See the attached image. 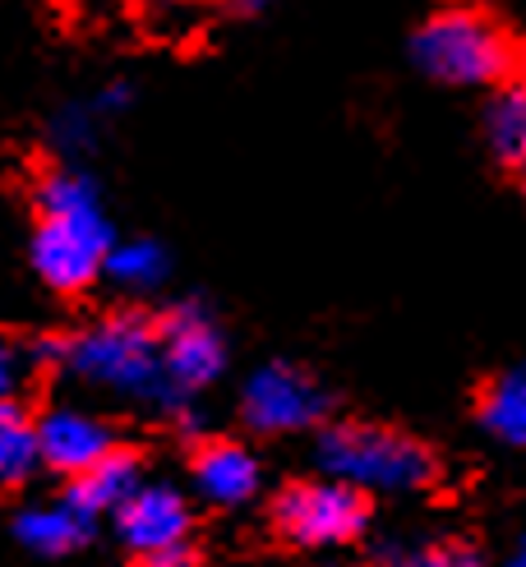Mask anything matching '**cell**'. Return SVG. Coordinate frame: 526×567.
<instances>
[{"mask_svg":"<svg viewBox=\"0 0 526 567\" xmlns=\"http://www.w3.org/2000/svg\"><path fill=\"white\" fill-rule=\"evenodd\" d=\"M144 485V462L134 457V452L116 447L106 462H97L89 475H79L65 485V498L79 507L89 522H102V517H116L125 498Z\"/></svg>","mask_w":526,"mask_h":567,"instance_id":"cell-12","label":"cell"},{"mask_svg":"<svg viewBox=\"0 0 526 567\" xmlns=\"http://www.w3.org/2000/svg\"><path fill=\"white\" fill-rule=\"evenodd\" d=\"M111 522H116L121 545L134 558H148V554H162V549L189 545V530H194L189 498L176 485H148V480L125 498V507Z\"/></svg>","mask_w":526,"mask_h":567,"instance_id":"cell-8","label":"cell"},{"mask_svg":"<svg viewBox=\"0 0 526 567\" xmlns=\"http://www.w3.org/2000/svg\"><path fill=\"white\" fill-rule=\"evenodd\" d=\"M314 462L323 475L342 480L360 494H421L439 480V457L421 439L370 420L323 424Z\"/></svg>","mask_w":526,"mask_h":567,"instance_id":"cell-3","label":"cell"},{"mask_svg":"<svg viewBox=\"0 0 526 567\" xmlns=\"http://www.w3.org/2000/svg\"><path fill=\"white\" fill-rule=\"evenodd\" d=\"M38 447H42V466L61 471L65 480L89 475L97 462H106L116 452V430L79 406H55L47 415H38Z\"/></svg>","mask_w":526,"mask_h":567,"instance_id":"cell-9","label":"cell"},{"mask_svg":"<svg viewBox=\"0 0 526 567\" xmlns=\"http://www.w3.org/2000/svg\"><path fill=\"white\" fill-rule=\"evenodd\" d=\"M485 144L498 166L526 176V74H513L508 83L489 89L485 102Z\"/></svg>","mask_w":526,"mask_h":567,"instance_id":"cell-13","label":"cell"},{"mask_svg":"<svg viewBox=\"0 0 526 567\" xmlns=\"http://www.w3.org/2000/svg\"><path fill=\"white\" fill-rule=\"evenodd\" d=\"M42 471L38 420L19 402H0V489H19Z\"/></svg>","mask_w":526,"mask_h":567,"instance_id":"cell-15","label":"cell"},{"mask_svg":"<svg viewBox=\"0 0 526 567\" xmlns=\"http://www.w3.org/2000/svg\"><path fill=\"white\" fill-rule=\"evenodd\" d=\"M33 360L55 364L70 379L102 388L121 402L153 406L162 415L189 420V402L172 388L162 364V328L157 319L138 315V309H116V315L97 319L74 337H55V342L33 347Z\"/></svg>","mask_w":526,"mask_h":567,"instance_id":"cell-1","label":"cell"},{"mask_svg":"<svg viewBox=\"0 0 526 567\" xmlns=\"http://www.w3.org/2000/svg\"><path fill=\"white\" fill-rule=\"evenodd\" d=\"M236 6H240L245 14H259V10H268V6H272V0H236Z\"/></svg>","mask_w":526,"mask_h":567,"instance_id":"cell-21","label":"cell"},{"mask_svg":"<svg viewBox=\"0 0 526 567\" xmlns=\"http://www.w3.org/2000/svg\"><path fill=\"white\" fill-rule=\"evenodd\" d=\"M411 55L434 83L448 89H498L517 74V42L508 28L476 6L430 14L411 38Z\"/></svg>","mask_w":526,"mask_h":567,"instance_id":"cell-4","label":"cell"},{"mask_svg":"<svg viewBox=\"0 0 526 567\" xmlns=\"http://www.w3.org/2000/svg\"><path fill=\"white\" fill-rule=\"evenodd\" d=\"M93 526L79 513V507L61 494L55 503H33V507H23V513L14 517V540L28 549V554H38V558H65L74 549H83L93 540Z\"/></svg>","mask_w":526,"mask_h":567,"instance_id":"cell-11","label":"cell"},{"mask_svg":"<svg viewBox=\"0 0 526 567\" xmlns=\"http://www.w3.org/2000/svg\"><path fill=\"white\" fill-rule=\"evenodd\" d=\"M388 567H485V558H481L476 545H466V540H434V545L398 554Z\"/></svg>","mask_w":526,"mask_h":567,"instance_id":"cell-17","label":"cell"},{"mask_svg":"<svg viewBox=\"0 0 526 567\" xmlns=\"http://www.w3.org/2000/svg\"><path fill=\"white\" fill-rule=\"evenodd\" d=\"M328 392L314 374H305L300 364H259L255 374L245 379V392H240V415L255 434H268V439H282V434H305L314 424L328 420Z\"/></svg>","mask_w":526,"mask_h":567,"instance_id":"cell-6","label":"cell"},{"mask_svg":"<svg viewBox=\"0 0 526 567\" xmlns=\"http://www.w3.org/2000/svg\"><path fill=\"white\" fill-rule=\"evenodd\" d=\"M272 530L296 549H342L370 530V494L332 475L296 480L272 498Z\"/></svg>","mask_w":526,"mask_h":567,"instance_id":"cell-5","label":"cell"},{"mask_svg":"<svg viewBox=\"0 0 526 567\" xmlns=\"http://www.w3.org/2000/svg\"><path fill=\"white\" fill-rule=\"evenodd\" d=\"M106 277L116 281V287L125 291H153L162 287V277H166V254L157 240H130L116 249H111V264H106Z\"/></svg>","mask_w":526,"mask_h":567,"instance_id":"cell-16","label":"cell"},{"mask_svg":"<svg viewBox=\"0 0 526 567\" xmlns=\"http://www.w3.org/2000/svg\"><path fill=\"white\" fill-rule=\"evenodd\" d=\"M189 485L213 507H245L264 485L259 457L236 439H208L189 457Z\"/></svg>","mask_w":526,"mask_h":567,"instance_id":"cell-10","label":"cell"},{"mask_svg":"<svg viewBox=\"0 0 526 567\" xmlns=\"http://www.w3.org/2000/svg\"><path fill=\"white\" fill-rule=\"evenodd\" d=\"M157 328H162L166 379H172V388L185 396V402L221 379V370H227V337H221V328L213 323V315L204 305H194V300L172 305L157 319Z\"/></svg>","mask_w":526,"mask_h":567,"instance_id":"cell-7","label":"cell"},{"mask_svg":"<svg viewBox=\"0 0 526 567\" xmlns=\"http://www.w3.org/2000/svg\"><path fill=\"white\" fill-rule=\"evenodd\" d=\"M28 360H33V351L14 347L6 332H0V402H19V388L28 379Z\"/></svg>","mask_w":526,"mask_h":567,"instance_id":"cell-18","label":"cell"},{"mask_svg":"<svg viewBox=\"0 0 526 567\" xmlns=\"http://www.w3.org/2000/svg\"><path fill=\"white\" fill-rule=\"evenodd\" d=\"M504 567H526V535L513 545V554H508V563H504Z\"/></svg>","mask_w":526,"mask_h":567,"instance_id":"cell-20","label":"cell"},{"mask_svg":"<svg viewBox=\"0 0 526 567\" xmlns=\"http://www.w3.org/2000/svg\"><path fill=\"white\" fill-rule=\"evenodd\" d=\"M476 420L489 439L513 452H526V370L494 374L476 396Z\"/></svg>","mask_w":526,"mask_h":567,"instance_id":"cell-14","label":"cell"},{"mask_svg":"<svg viewBox=\"0 0 526 567\" xmlns=\"http://www.w3.org/2000/svg\"><path fill=\"white\" fill-rule=\"evenodd\" d=\"M33 245H28V264L42 277V287L55 296H79L93 281L106 277L111 249H116V231L102 213V194L93 176L83 172H47L33 189Z\"/></svg>","mask_w":526,"mask_h":567,"instance_id":"cell-2","label":"cell"},{"mask_svg":"<svg viewBox=\"0 0 526 567\" xmlns=\"http://www.w3.org/2000/svg\"><path fill=\"white\" fill-rule=\"evenodd\" d=\"M138 567H199V554H194V545H176V549L138 558Z\"/></svg>","mask_w":526,"mask_h":567,"instance_id":"cell-19","label":"cell"}]
</instances>
